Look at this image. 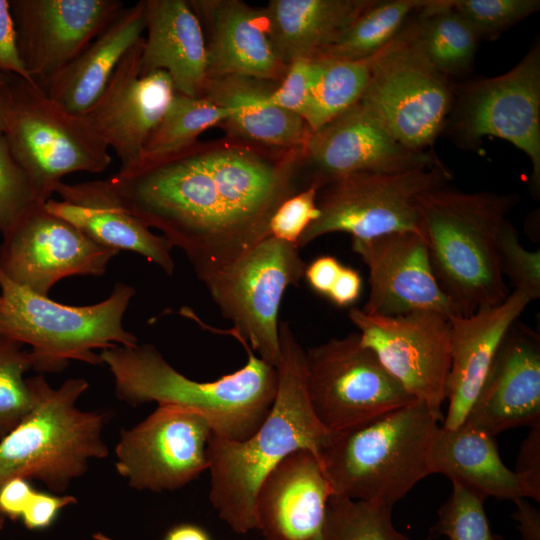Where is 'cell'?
<instances>
[{
    "label": "cell",
    "instance_id": "cell-53",
    "mask_svg": "<svg viewBox=\"0 0 540 540\" xmlns=\"http://www.w3.org/2000/svg\"><path fill=\"white\" fill-rule=\"evenodd\" d=\"M94 538L97 539V540H110L109 538L105 537L102 534H96V535H94Z\"/></svg>",
    "mask_w": 540,
    "mask_h": 540
},
{
    "label": "cell",
    "instance_id": "cell-52",
    "mask_svg": "<svg viewBox=\"0 0 540 540\" xmlns=\"http://www.w3.org/2000/svg\"><path fill=\"white\" fill-rule=\"evenodd\" d=\"M10 77L11 76L9 75L0 73V87L7 85L10 81Z\"/></svg>",
    "mask_w": 540,
    "mask_h": 540
},
{
    "label": "cell",
    "instance_id": "cell-18",
    "mask_svg": "<svg viewBox=\"0 0 540 540\" xmlns=\"http://www.w3.org/2000/svg\"><path fill=\"white\" fill-rule=\"evenodd\" d=\"M24 67L42 89L124 9L120 0H9Z\"/></svg>",
    "mask_w": 540,
    "mask_h": 540
},
{
    "label": "cell",
    "instance_id": "cell-48",
    "mask_svg": "<svg viewBox=\"0 0 540 540\" xmlns=\"http://www.w3.org/2000/svg\"><path fill=\"white\" fill-rule=\"evenodd\" d=\"M362 277L354 268L342 267L327 297L337 306L346 307L353 304L360 296Z\"/></svg>",
    "mask_w": 540,
    "mask_h": 540
},
{
    "label": "cell",
    "instance_id": "cell-12",
    "mask_svg": "<svg viewBox=\"0 0 540 540\" xmlns=\"http://www.w3.org/2000/svg\"><path fill=\"white\" fill-rule=\"evenodd\" d=\"M455 84L429 64L406 26L374 55L370 81L360 102L404 147L428 152L443 132Z\"/></svg>",
    "mask_w": 540,
    "mask_h": 540
},
{
    "label": "cell",
    "instance_id": "cell-27",
    "mask_svg": "<svg viewBox=\"0 0 540 540\" xmlns=\"http://www.w3.org/2000/svg\"><path fill=\"white\" fill-rule=\"evenodd\" d=\"M271 81L239 75L207 78L202 95L225 109L227 135L258 145L303 147L311 131L299 116L275 106Z\"/></svg>",
    "mask_w": 540,
    "mask_h": 540
},
{
    "label": "cell",
    "instance_id": "cell-34",
    "mask_svg": "<svg viewBox=\"0 0 540 540\" xmlns=\"http://www.w3.org/2000/svg\"><path fill=\"white\" fill-rule=\"evenodd\" d=\"M226 118L225 109L206 97L176 93L141 157L161 156L186 147L196 142L205 130L221 125Z\"/></svg>",
    "mask_w": 540,
    "mask_h": 540
},
{
    "label": "cell",
    "instance_id": "cell-50",
    "mask_svg": "<svg viewBox=\"0 0 540 540\" xmlns=\"http://www.w3.org/2000/svg\"><path fill=\"white\" fill-rule=\"evenodd\" d=\"M163 540H212L210 534L201 526L192 523H181L172 526Z\"/></svg>",
    "mask_w": 540,
    "mask_h": 540
},
{
    "label": "cell",
    "instance_id": "cell-54",
    "mask_svg": "<svg viewBox=\"0 0 540 540\" xmlns=\"http://www.w3.org/2000/svg\"><path fill=\"white\" fill-rule=\"evenodd\" d=\"M5 523V516L0 512V530L3 528Z\"/></svg>",
    "mask_w": 540,
    "mask_h": 540
},
{
    "label": "cell",
    "instance_id": "cell-9",
    "mask_svg": "<svg viewBox=\"0 0 540 540\" xmlns=\"http://www.w3.org/2000/svg\"><path fill=\"white\" fill-rule=\"evenodd\" d=\"M443 164L400 172H361L340 178L317 192L319 216L304 230L297 247L335 232L371 239L398 232L423 235L419 198L448 185Z\"/></svg>",
    "mask_w": 540,
    "mask_h": 540
},
{
    "label": "cell",
    "instance_id": "cell-13",
    "mask_svg": "<svg viewBox=\"0 0 540 540\" xmlns=\"http://www.w3.org/2000/svg\"><path fill=\"white\" fill-rule=\"evenodd\" d=\"M305 372L312 410L330 432L369 423L417 401L361 344L358 332L305 350Z\"/></svg>",
    "mask_w": 540,
    "mask_h": 540
},
{
    "label": "cell",
    "instance_id": "cell-16",
    "mask_svg": "<svg viewBox=\"0 0 540 540\" xmlns=\"http://www.w3.org/2000/svg\"><path fill=\"white\" fill-rule=\"evenodd\" d=\"M0 271L12 282L48 296L60 280L102 276L119 251L101 246L37 203L2 234Z\"/></svg>",
    "mask_w": 540,
    "mask_h": 540
},
{
    "label": "cell",
    "instance_id": "cell-46",
    "mask_svg": "<svg viewBox=\"0 0 540 540\" xmlns=\"http://www.w3.org/2000/svg\"><path fill=\"white\" fill-rule=\"evenodd\" d=\"M35 489L29 480L13 478L0 486V512L12 519L20 518Z\"/></svg>",
    "mask_w": 540,
    "mask_h": 540
},
{
    "label": "cell",
    "instance_id": "cell-55",
    "mask_svg": "<svg viewBox=\"0 0 540 540\" xmlns=\"http://www.w3.org/2000/svg\"><path fill=\"white\" fill-rule=\"evenodd\" d=\"M1 304H2V299H1V296H0V307H1Z\"/></svg>",
    "mask_w": 540,
    "mask_h": 540
},
{
    "label": "cell",
    "instance_id": "cell-19",
    "mask_svg": "<svg viewBox=\"0 0 540 540\" xmlns=\"http://www.w3.org/2000/svg\"><path fill=\"white\" fill-rule=\"evenodd\" d=\"M351 248L369 271L370 293L362 311L397 316L429 311L447 318L463 316L440 287L425 238L398 232L371 239H351Z\"/></svg>",
    "mask_w": 540,
    "mask_h": 540
},
{
    "label": "cell",
    "instance_id": "cell-38",
    "mask_svg": "<svg viewBox=\"0 0 540 540\" xmlns=\"http://www.w3.org/2000/svg\"><path fill=\"white\" fill-rule=\"evenodd\" d=\"M479 40H495L540 9L539 0H452Z\"/></svg>",
    "mask_w": 540,
    "mask_h": 540
},
{
    "label": "cell",
    "instance_id": "cell-22",
    "mask_svg": "<svg viewBox=\"0 0 540 540\" xmlns=\"http://www.w3.org/2000/svg\"><path fill=\"white\" fill-rule=\"evenodd\" d=\"M332 491L318 456L297 450L278 463L256 495L263 540H321Z\"/></svg>",
    "mask_w": 540,
    "mask_h": 540
},
{
    "label": "cell",
    "instance_id": "cell-21",
    "mask_svg": "<svg viewBox=\"0 0 540 540\" xmlns=\"http://www.w3.org/2000/svg\"><path fill=\"white\" fill-rule=\"evenodd\" d=\"M540 421V337L518 320L504 337L464 423L491 436Z\"/></svg>",
    "mask_w": 540,
    "mask_h": 540
},
{
    "label": "cell",
    "instance_id": "cell-51",
    "mask_svg": "<svg viewBox=\"0 0 540 540\" xmlns=\"http://www.w3.org/2000/svg\"><path fill=\"white\" fill-rule=\"evenodd\" d=\"M10 82V81H9ZM10 101L9 83L0 87V134H4L6 129V116Z\"/></svg>",
    "mask_w": 540,
    "mask_h": 540
},
{
    "label": "cell",
    "instance_id": "cell-6",
    "mask_svg": "<svg viewBox=\"0 0 540 540\" xmlns=\"http://www.w3.org/2000/svg\"><path fill=\"white\" fill-rule=\"evenodd\" d=\"M28 383L34 404L0 440V486L13 478L35 479L64 493L86 473L90 460L108 456L102 438L107 415L76 406L88 388L85 379H68L53 388L37 375Z\"/></svg>",
    "mask_w": 540,
    "mask_h": 540
},
{
    "label": "cell",
    "instance_id": "cell-28",
    "mask_svg": "<svg viewBox=\"0 0 540 540\" xmlns=\"http://www.w3.org/2000/svg\"><path fill=\"white\" fill-rule=\"evenodd\" d=\"M145 26V0L124 7L43 90L68 111L84 114L127 52L142 38Z\"/></svg>",
    "mask_w": 540,
    "mask_h": 540
},
{
    "label": "cell",
    "instance_id": "cell-33",
    "mask_svg": "<svg viewBox=\"0 0 540 540\" xmlns=\"http://www.w3.org/2000/svg\"><path fill=\"white\" fill-rule=\"evenodd\" d=\"M373 58H315L318 70L303 116L311 133L361 100L370 81Z\"/></svg>",
    "mask_w": 540,
    "mask_h": 540
},
{
    "label": "cell",
    "instance_id": "cell-24",
    "mask_svg": "<svg viewBox=\"0 0 540 540\" xmlns=\"http://www.w3.org/2000/svg\"><path fill=\"white\" fill-rule=\"evenodd\" d=\"M55 193L61 200L49 199L45 203L49 212L70 222L97 244L137 253L172 276L175 264L171 243L127 211L107 180L61 182Z\"/></svg>",
    "mask_w": 540,
    "mask_h": 540
},
{
    "label": "cell",
    "instance_id": "cell-32",
    "mask_svg": "<svg viewBox=\"0 0 540 540\" xmlns=\"http://www.w3.org/2000/svg\"><path fill=\"white\" fill-rule=\"evenodd\" d=\"M433 0H375L343 36L314 58L359 60L391 43Z\"/></svg>",
    "mask_w": 540,
    "mask_h": 540
},
{
    "label": "cell",
    "instance_id": "cell-49",
    "mask_svg": "<svg viewBox=\"0 0 540 540\" xmlns=\"http://www.w3.org/2000/svg\"><path fill=\"white\" fill-rule=\"evenodd\" d=\"M516 510L512 514L518 524L523 540H540V511L525 498L514 500Z\"/></svg>",
    "mask_w": 540,
    "mask_h": 540
},
{
    "label": "cell",
    "instance_id": "cell-15",
    "mask_svg": "<svg viewBox=\"0 0 540 540\" xmlns=\"http://www.w3.org/2000/svg\"><path fill=\"white\" fill-rule=\"evenodd\" d=\"M213 433L199 412L158 405L147 418L122 430L115 448L117 472L130 487L153 492L179 489L209 468Z\"/></svg>",
    "mask_w": 540,
    "mask_h": 540
},
{
    "label": "cell",
    "instance_id": "cell-17",
    "mask_svg": "<svg viewBox=\"0 0 540 540\" xmlns=\"http://www.w3.org/2000/svg\"><path fill=\"white\" fill-rule=\"evenodd\" d=\"M442 162L435 152H416L400 144L359 101L318 130L304 145L303 189L319 191L361 172H400Z\"/></svg>",
    "mask_w": 540,
    "mask_h": 540
},
{
    "label": "cell",
    "instance_id": "cell-4",
    "mask_svg": "<svg viewBox=\"0 0 540 540\" xmlns=\"http://www.w3.org/2000/svg\"><path fill=\"white\" fill-rule=\"evenodd\" d=\"M519 201L513 193L463 192L448 185L419 198L434 275L463 316L510 294L497 251L500 228Z\"/></svg>",
    "mask_w": 540,
    "mask_h": 540
},
{
    "label": "cell",
    "instance_id": "cell-47",
    "mask_svg": "<svg viewBox=\"0 0 540 540\" xmlns=\"http://www.w3.org/2000/svg\"><path fill=\"white\" fill-rule=\"evenodd\" d=\"M342 267L336 257L321 256L306 266L304 277L315 292L327 297Z\"/></svg>",
    "mask_w": 540,
    "mask_h": 540
},
{
    "label": "cell",
    "instance_id": "cell-44",
    "mask_svg": "<svg viewBox=\"0 0 540 540\" xmlns=\"http://www.w3.org/2000/svg\"><path fill=\"white\" fill-rule=\"evenodd\" d=\"M0 73L37 85L26 71L20 57L9 0H0Z\"/></svg>",
    "mask_w": 540,
    "mask_h": 540
},
{
    "label": "cell",
    "instance_id": "cell-43",
    "mask_svg": "<svg viewBox=\"0 0 540 540\" xmlns=\"http://www.w3.org/2000/svg\"><path fill=\"white\" fill-rule=\"evenodd\" d=\"M524 498L540 501V421L530 426L523 440L514 471Z\"/></svg>",
    "mask_w": 540,
    "mask_h": 540
},
{
    "label": "cell",
    "instance_id": "cell-1",
    "mask_svg": "<svg viewBox=\"0 0 540 540\" xmlns=\"http://www.w3.org/2000/svg\"><path fill=\"white\" fill-rule=\"evenodd\" d=\"M304 146L278 149L227 135L140 157L107 180L120 204L183 251L206 281L270 236L277 208L302 190Z\"/></svg>",
    "mask_w": 540,
    "mask_h": 540
},
{
    "label": "cell",
    "instance_id": "cell-11",
    "mask_svg": "<svg viewBox=\"0 0 540 540\" xmlns=\"http://www.w3.org/2000/svg\"><path fill=\"white\" fill-rule=\"evenodd\" d=\"M442 134L463 150L497 137L526 154L532 183L540 190V45L504 74L455 84L454 101Z\"/></svg>",
    "mask_w": 540,
    "mask_h": 540
},
{
    "label": "cell",
    "instance_id": "cell-35",
    "mask_svg": "<svg viewBox=\"0 0 540 540\" xmlns=\"http://www.w3.org/2000/svg\"><path fill=\"white\" fill-rule=\"evenodd\" d=\"M321 540H411L397 530L392 508L332 495Z\"/></svg>",
    "mask_w": 540,
    "mask_h": 540
},
{
    "label": "cell",
    "instance_id": "cell-45",
    "mask_svg": "<svg viewBox=\"0 0 540 540\" xmlns=\"http://www.w3.org/2000/svg\"><path fill=\"white\" fill-rule=\"evenodd\" d=\"M77 503L72 495H57L34 491L21 519L24 525L31 530H43L53 525L61 509Z\"/></svg>",
    "mask_w": 540,
    "mask_h": 540
},
{
    "label": "cell",
    "instance_id": "cell-29",
    "mask_svg": "<svg viewBox=\"0 0 540 540\" xmlns=\"http://www.w3.org/2000/svg\"><path fill=\"white\" fill-rule=\"evenodd\" d=\"M375 0H271L263 10L271 43L288 65L336 43Z\"/></svg>",
    "mask_w": 540,
    "mask_h": 540
},
{
    "label": "cell",
    "instance_id": "cell-36",
    "mask_svg": "<svg viewBox=\"0 0 540 540\" xmlns=\"http://www.w3.org/2000/svg\"><path fill=\"white\" fill-rule=\"evenodd\" d=\"M33 368L30 351L0 333V439L31 410L34 393L24 378Z\"/></svg>",
    "mask_w": 540,
    "mask_h": 540
},
{
    "label": "cell",
    "instance_id": "cell-23",
    "mask_svg": "<svg viewBox=\"0 0 540 540\" xmlns=\"http://www.w3.org/2000/svg\"><path fill=\"white\" fill-rule=\"evenodd\" d=\"M531 301L514 290L498 305L450 318L449 405L444 428L454 429L464 423L504 337Z\"/></svg>",
    "mask_w": 540,
    "mask_h": 540
},
{
    "label": "cell",
    "instance_id": "cell-30",
    "mask_svg": "<svg viewBox=\"0 0 540 540\" xmlns=\"http://www.w3.org/2000/svg\"><path fill=\"white\" fill-rule=\"evenodd\" d=\"M429 468L431 474H443L483 499L524 498L516 474L500 458L495 436L466 423L454 429L439 426Z\"/></svg>",
    "mask_w": 540,
    "mask_h": 540
},
{
    "label": "cell",
    "instance_id": "cell-3",
    "mask_svg": "<svg viewBox=\"0 0 540 540\" xmlns=\"http://www.w3.org/2000/svg\"><path fill=\"white\" fill-rule=\"evenodd\" d=\"M236 340L247 353V363L211 382L187 378L151 344L117 345L99 356L113 376L118 399L131 406L157 402L193 409L209 421L214 434L240 441L268 415L277 391V371L245 340Z\"/></svg>",
    "mask_w": 540,
    "mask_h": 540
},
{
    "label": "cell",
    "instance_id": "cell-56",
    "mask_svg": "<svg viewBox=\"0 0 540 540\" xmlns=\"http://www.w3.org/2000/svg\"><path fill=\"white\" fill-rule=\"evenodd\" d=\"M424 540H430V538L424 539Z\"/></svg>",
    "mask_w": 540,
    "mask_h": 540
},
{
    "label": "cell",
    "instance_id": "cell-7",
    "mask_svg": "<svg viewBox=\"0 0 540 540\" xmlns=\"http://www.w3.org/2000/svg\"><path fill=\"white\" fill-rule=\"evenodd\" d=\"M134 295L131 285L117 282L103 301L65 305L12 282L0 271V333L30 346L38 372H60L70 360L99 365L95 350L138 344L123 326Z\"/></svg>",
    "mask_w": 540,
    "mask_h": 540
},
{
    "label": "cell",
    "instance_id": "cell-31",
    "mask_svg": "<svg viewBox=\"0 0 540 540\" xmlns=\"http://www.w3.org/2000/svg\"><path fill=\"white\" fill-rule=\"evenodd\" d=\"M451 2L433 0L413 16L407 31L429 64L454 81L473 70L480 40Z\"/></svg>",
    "mask_w": 540,
    "mask_h": 540
},
{
    "label": "cell",
    "instance_id": "cell-40",
    "mask_svg": "<svg viewBox=\"0 0 540 540\" xmlns=\"http://www.w3.org/2000/svg\"><path fill=\"white\" fill-rule=\"evenodd\" d=\"M37 200L30 181L0 134V233L8 231Z\"/></svg>",
    "mask_w": 540,
    "mask_h": 540
},
{
    "label": "cell",
    "instance_id": "cell-2",
    "mask_svg": "<svg viewBox=\"0 0 540 540\" xmlns=\"http://www.w3.org/2000/svg\"><path fill=\"white\" fill-rule=\"evenodd\" d=\"M277 391L272 407L247 439L212 433L208 442L210 500L236 533L257 529L256 495L266 475L291 453H319L328 431L315 416L306 389L305 350L290 325L279 324Z\"/></svg>",
    "mask_w": 540,
    "mask_h": 540
},
{
    "label": "cell",
    "instance_id": "cell-10",
    "mask_svg": "<svg viewBox=\"0 0 540 540\" xmlns=\"http://www.w3.org/2000/svg\"><path fill=\"white\" fill-rule=\"evenodd\" d=\"M296 245L268 236L203 283L233 327L214 332L245 340L252 351L276 367L280 355L279 309L286 289L298 285L306 263Z\"/></svg>",
    "mask_w": 540,
    "mask_h": 540
},
{
    "label": "cell",
    "instance_id": "cell-42",
    "mask_svg": "<svg viewBox=\"0 0 540 540\" xmlns=\"http://www.w3.org/2000/svg\"><path fill=\"white\" fill-rule=\"evenodd\" d=\"M318 70L315 58H299L288 64L279 84L270 94L277 107L303 119Z\"/></svg>",
    "mask_w": 540,
    "mask_h": 540
},
{
    "label": "cell",
    "instance_id": "cell-37",
    "mask_svg": "<svg viewBox=\"0 0 540 540\" xmlns=\"http://www.w3.org/2000/svg\"><path fill=\"white\" fill-rule=\"evenodd\" d=\"M452 486L451 495L438 510L431 534L449 540H504L490 528L485 499L457 483Z\"/></svg>",
    "mask_w": 540,
    "mask_h": 540
},
{
    "label": "cell",
    "instance_id": "cell-25",
    "mask_svg": "<svg viewBox=\"0 0 540 540\" xmlns=\"http://www.w3.org/2000/svg\"><path fill=\"white\" fill-rule=\"evenodd\" d=\"M207 20V78L239 75L271 82L284 76L287 66L277 55L264 11L239 0L189 1Z\"/></svg>",
    "mask_w": 540,
    "mask_h": 540
},
{
    "label": "cell",
    "instance_id": "cell-41",
    "mask_svg": "<svg viewBox=\"0 0 540 540\" xmlns=\"http://www.w3.org/2000/svg\"><path fill=\"white\" fill-rule=\"evenodd\" d=\"M317 192L309 187L287 198L270 220V236L297 246L304 230L319 216Z\"/></svg>",
    "mask_w": 540,
    "mask_h": 540
},
{
    "label": "cell",
    "instance_id": "cell-5",
    "mask_svg": "<svg viewBox=\"0 0 540 540\" xmlns=\"http://www.w3.org/2000/svg\"><path fill=\"white\" fill-rule=\"evenodd\" d=\"M439 421L414 401L374 421L330 432L319 453L332 495L393 507L430 475Z\"/></svg>",
    "mask_w": 540,
    "mask_h": 540
},
{
    "label": "cell",
    "instance_id": "cell-20",
    "mask_svg": "<svg viewBox=\"0 0 540 540\" xmlns=\"http://www.w3.org/2000/svg\"><path fill=\"white\" fill-rule=\"evenodd\" d=\"M144 37L127 52L94 104L82 114L112 149L121 167L136 162L175 94L164 71L140 74Z\"/></svg>",
    "mask_w": 540,
    "mask_h": 540
},
{
    "label": "cell",
    "instance_id": "cell-14",
    "mask_svg": "<svg viewBox=\"0 0 540 540\" xmlns=\"http://www.w3.org/2000/svg\"><path fill=\"white\" fill-rule=\"evenodd\" d=\"M348 317L361 344L375 353L411 397L443 422L451 364L450 319L429 311L369 315L358 308H351Z\"/></svg>",
    "mask_w": 540,
    "mask_h": 540
},
{
    "label": "cell",
    "instance_id": "cell-26",
    "mask_svg": "<svg viewBox=\"0 0 540 540\" xmlns=\"http://www.w3.org/2000/svg\"><path fill=\"white\" fill-rule=\"evenodd\" d=\"M145 15L140 74L164 71L176 93L200 97L207 79L206 40L189 1L145 0Z\"/></svg>",
    "mask_w": 540,
    "mask_h": 540
},
{
    "label": "cell",
    "instance_id": "cell-39",
    "mask_svg": "<svg viewBox=\"0 0 540 540\" xmlns=\"http://www.w3.org/2000/svg\"><path fill=\"white\" fill-rule=\"evenodd\" d=\"M501 273L514 286V290L527 295L532 301L540 297V251H530L520 242L518 231L506 219L497 241Z\"/></svg>",
    "mask_w": 540,
    "mask_h": 540
},
{
    "label": "cell",
    "instance_id": "cell-8",
    "mask_svg": "<svg viewBox=\"0 0 540 540\" xmlns=\"http://www.w3.org/2000/svg\"><path fill=\"white\" fill-rule=\"evenodd\" d=\"M4 135L37 200L46 203L62 179L100 173L111 163L109 148L82 114L52 100L39 86L11 76Z\"/></svg>",
    "mask_w": 540,
    "mask_h": 540
}]
</instances>
